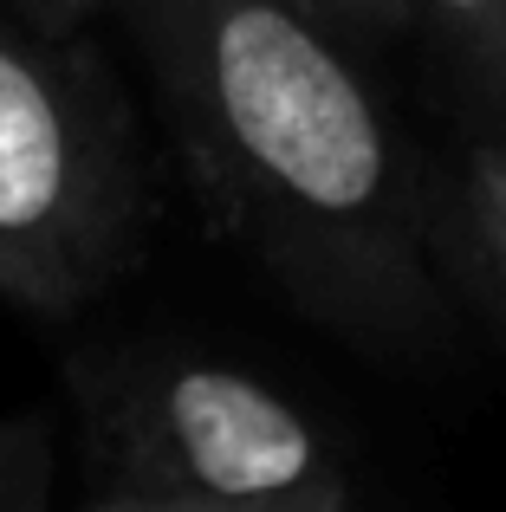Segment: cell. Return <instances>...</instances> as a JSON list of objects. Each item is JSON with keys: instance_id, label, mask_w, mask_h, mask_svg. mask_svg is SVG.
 I'll return each mask as SVG.
<instances>
[{"instance_id": "obj_1", "label": "cell", "mask_w": 506, "mask_h": 512, "mask_svg": "<svg viewBox=\"0 0 506 512\" xmlns=\"http://www.w3.org/2000/svg\"><path fill=\"white\" fill-rule=\"evenodd\" d=\"M221 240L377 357L442 338L429 214L338 33L292 0H117Z\"/></svg>"}, {"instance_id": "obj_2", "label": "cell", "mask_w": 506, "mask_h": 512, "mask_svg": "<svg viewBox=\"0 0 506 512\" xmlns=\"http://www.w3.org/2000/svg\"><path fill=\"white\" fill-rule=\"evenodd\" d=\"M85 512H344L325 428L266 376L208 357H78Z\"/></svg>"}, {"instance_id": "obj_3", "label": "cell", "mask_w": 506, "mask_h": 512, "mask_svg": "<svg viewBox=\"0 0 506 512\" xmlns=\"http://www.w3.org/2000/svg\"><path fill=\"white\" fill-rule=\"evenodd\" d=\"M137 156L91 52L0 26V299L72 312L130 260Z\"/></svg>"}, {"instance_id": "obj_4", "label": "cell", "mask_w": 506, "mask_h": 512, "mask_svg": "<svg viewBox=\"0 0 506 512\" xmlns=\"http://www.w3.org/2000/svg\"><path fill=\"white\" fill-rule=\"evenodd\" d=\"M59 480V422L52 409L0 415V512H46Z\"/></svg>"}, {"instance_id": "obj_5", "label": "cell", "mask_w": 506, "mask_h": 512, "mask_svg": "<svg viewBox=\"0 0 506 512\" xmlns=\"http://www.w3.org/2000/svg\"><path fill=\"white\" fill-rule=\"evenodd\" d=\"M416 20H429L487 98L506 104V0H416Z\"/></svg>"}, {"instance_id": "obj_6", "label": "cell", "mask_w": 506, "mask_h": 512, "mask_svg": "<svg viewBox=\"0 0 506 512\" xmlns=\"http://www.w3.org/2000/svg\"><path fill=\"white\" fill-rule=\"evenodd\" d=\"M468 227H474L487 279H494L506 305V124L481 130L468 143Z\"/></svg>"}, {"instance_id": "obj_7", "label": "cell", "mask_w": 506, "mask_h": 512, "mask_svg": "<svg viewBox=\"0 0 506 512\" xmlns=\"http://www.w3.org/2000/svg\"><path fill=\"white\" fill-rule=\"evenodd\" d=\"M338 39H390L416 20V0H292Z\"/></svg>"}, {"instance_id": "obj_8", "label": "cell", "mask_w": 506, "mask_h": 512, "mask_svg": "<svg viewBox=\"0 0 506 512\" xmlns=\"http://www.w3.org/2000/svg\"><path fill=\"white\" fill-rule=\"evenodd\" d=\"M20 7V20L33 26V33H46V39H65L72 26H85L91 13L104 7V0H13Z\"/></svg>"}, {"instance_id": "obj_9", "label": "cell", "mask_w": 506, "mask_h": 512, "mask_svg": "<svg viewBox=\"0 0 506 512\" xmlns=\"http://www.w3.org/2000/svg\"><path fill=\"white\" fill-rule=\"evenodd\" d=\"M494 124H506V104H494Z\"/></svg>"}]
</instances>
